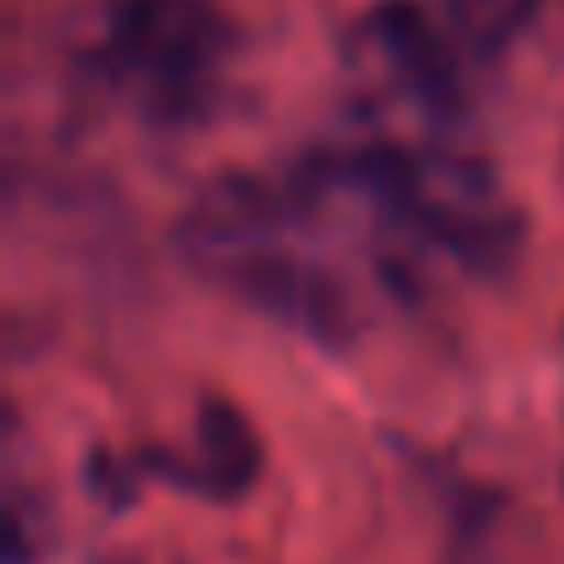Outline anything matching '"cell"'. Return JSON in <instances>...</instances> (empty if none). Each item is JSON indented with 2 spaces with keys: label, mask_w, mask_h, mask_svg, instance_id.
<instances>
[{
  "label": "cell",
  "mask_w": 564,
  "mask_h": 564,
  "mask_svg": "<svg viewBox=\"0 0 564 564\" xmlns=\"http://www.w3.org/2000/svg\"><path fill=\"white\" fill-rule=\"evenodd\" d=\"M322 221L327 216H316L294 183L232 172L183 210L177 249L243 311L316 349H349L360 338V300L322 238Z\"/></svg>",
  "instance_id": "1"
},
{
  "label": "cell",
  "mask_w": 564,
  "mask_h": 564,
  "mask_svg": "<svg viewBox=\"0 0 564 564\" xmlns=\"http://www.w3.org/2000/svg\"><path fill=\"white\" fill-rule=\"evenodd\" d=\"M232 45V23L216 0H122L95 67L150 128L183 133L216 117Z\"/></svg>",
  "instance_id": "2"
},
{
  "label": "cell",
  "mask_w": 564,
  "mask_h": 564,
  "mask_svg": "<svg viewBox=\"0 0 564 564\" xmlns=\"http://www.w3.org/2000/svg\"><path fill=\"white\" fill-rule=\"evenodd\" d=\"M366 51L382 62L388 84L432 122H454L465 111V73L448 23L426 0H377L360 23Z\"/></svg>",
  "instance_id": "3"
},
{
  "label": "cell",
  "mask_w": 564,
  "mask_h": 564,
  "mask_svg": "<svg viewBox=\"0 0 564 564\" xmlns=\"http://www.w3.org/2000/svg\"><path fill=\"white\" fill-rule=\"evenodd\" d=\"M155 476L199 492L210 503H238L254 492V481L265 476V443L254 432V421L232 404V399H199L194 410V432L183 454H150Z\"/></svg>",
  "instance_id": "4"
},
{
  "label": "cell",
  "mask_w": 564,
  "mask_h": 564,
  "mask_svg": "<svg viewBox=\"0 0 564 564\" xmlns=\"http://www.w3.org/2000/svg\"><path fill=\"white\" fill-rule=\"evenodd\" d=\"M117 564H128V558H117Z\"/></svg>",
  "instance_id": "5"
}]
</instances>
